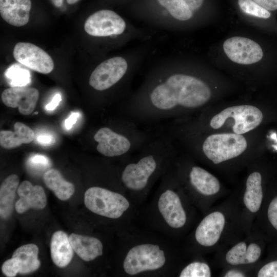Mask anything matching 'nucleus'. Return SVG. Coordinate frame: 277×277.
I'll use <instances>...</instances> for the list:
<instances>
[{"instance_id": "473e14b6", "label": "nucleus", "mask_w": 277, "mask_h": 277, "mask_svg": "<svg viewBox=\"0 0 277 277\" xmlns=\"http://www.w3.org/2000/svg\"><path fill=\"white\" fill-rule=\"evenodd\" d=\"M261 254V249L260 246L255 244L251 243L247 248V263H253L256 262Z\"/></svg>"}, {"instance_id": "20e7f679", "label": "nucleus", "mask_w": 277, "mask_h": 277, "mask_svg": "<svg viewBox=\"0 0 277 277\" xmlns=\"http://www.w3.org/2000/svg\"><path fill=\"white\" fill-rule=\"evenodd\" d=\"M84 203L92 212L111 219L120 217L129 207L123 195L100 187H92L86 191Z\"/></svg>"}, {"instance_id": "1a4fd4ad", "label": "nucleus", "mask_w": 277, "mask_h": 277, "mask_svg": "<svg viewBox=\"0 0 277 277\" xmlns=\"http://www.w3.org/2000/svg\"><path fill=\"white\" fill-rule=\"evenodd\" d=\"M126 28V22L121 16L112 10L106 9L92 14L84 24L85 31L96 37L120 35Z\"/></svg>"}, {"instance_id": "b1692460", "label": "nucleus", "mask_w": 277, "mask_h": 277, "mask_svg": "<svg viewBox=\"0 0 277 277\" xmlns=\"http://www.w3.org/2000/svg\"><path fill=\"white\" fill-rule=\"evenodd\" d=\"M262 200V176L259 172H254L247 178L244 203L246 207L254 213L259 210Z\"/></svg>"}, {"instance_id": "7c9ffc66", "label": "nucleus", "mask_w": 277, "mask_h": 277, "mask_svg": "<svg viewBox=\"0 0 277 277\" xmlns=\"http://www.w3.org/2000/svg\"><path fill=\"white\" fill-rule=\"evenodd\" d=\"M28 165L35 169L43 170L50 165L48 157L42 154H34L31 155L28 161Z\"/></svg>"}, {"instance_id": "f03ea898", "label": "nucleus", "mask_w": 277, "mask_h": 277, "mask_svg": "<svg viewBox=\"0 0 277 277\" xmlns=\"http://www.w3.org/2000/svg\"><path fill=\"white\" fill-rule=\"evenodd\" d=\"M138 152L136 158L125 165L121 175L124 185L132 190L144 189L161 163L167 161L174 151L166 134L151 138Z\"/></svg>"}, {"instance_id": "f704fd0d", "label": "nucleus", "mask_w": 277, "mask_h": 277, "mask_svg": "<svg viewBox=\"0 0 277 277\" xmlns=\"http://www.w3.org/2000/svg\"><path fill=\"white\" fill-rule=\"evenodd\" d=\"M37 142L43 146H49L53 143L55 139L52 134L48 132H42L36 137Z\"/></svg>"}, {"instance_id": "f3484780", "label": "nucleus", "mask_w": 277, "mask_h": 277, "mask_svg": "<svg viewBox=\"0 0 277 277\" xmlns=\"http://www.w3.org/2000/svg\"><path fill=\"white\" fill-rule=\"evenodd\" d=\"M69 239L73 250L85 261H92L102 255V243L95 238L72 233Z\"/></svg>"}, {"instance_id": "a878e982", "label": "nucleus", "mask_w": 277, "mask_h": 277, "mask_svg": "<svg viewBox=\"0 0 277 277\" xmlns=\"http://www.w3.org/2000/svg\"><path fill=\"white\" fill-rule=\"evenodd\" d=\"M5 74L11 87L25 86L31 81L29 72L17 65L9 67L6 71Z\"/></svg>"}, {"instance_id": "412c9836", "label": "nucleus", "mask_w": 277, "mask_h": 277, "mask_svg": "<svg viewBox=\"0 0 277 277\" xmlns=\"http://www.w3.org/2000/svg\"><path fill=\"white\" fill-rule=\"evenodd\" d=\"M174 18L186 21L202 6L204 0H157Z\"/></svg>"}, {"instance_id": "4be33fe9", "label": "nucleus", "mask_w": 277, "mask_h": 277, "mask_svg": "<svg viewBox=\"0 0 277 277\" xmlns=\"http://www.w3.org/2000/svg\"><path fill=\"white\" fill-rule=\"evenodd\" d=\"M43 181L46 186L62 201L69 199L74 192L73 184L66 181L60 171L55 169L46 171L43 175Z\"/></svg>"}, {"instance_id": "9b49d317", "label": "nucleus", "mask_w": 277, "mask_h": 277, "mask_svg": "<svg viewBox=\"0 0 277 277\" xmlns=\"http://www.w3.org/2000/svg\"><path fill=\"white\" fill-rule=\"evenodd\" d=\"M223 47L227 56L239 64H252L259 62L263 56L261 46L254 41L244 37L229 38L224 42Z\"/></svg>"}, {"instance_id": "4468645a", "label": "nucleus", "mask_w": 277, "mask_h": 277, "mask_svg": "<svg viewBox=\"0 0 277 277\" xmlns=\"http://www.w3.org/2000/svg\"><path fill=\"white\" fill-rule=\"evenodd\" d=\"M225 223V217L221 212L210 213L197 226L195 234L196 240L204 246L214 245L220 238Z\"/></svg>"}, {"instance_id": "4c0bfd02", "label": "nucleus", "mask_w": 277, "mask_h": 277, "mask_svg": "<svg viewBox=\"0 0 277 277\" xmlns=\"http://www.w3.org/2000/svg\"><path fill=\"white\" fill-rule=\"evenodd\" d=\"M62 100L61 95L60 93H56L53 97L52 101L46 105V109L48 111L54 110L59 105Z\"/></svg>"}, {"instance_id": "2eb2a0df", "label": "nucleus", "mask_w": 277, "mask_h": 277, "mask_svg": "<svg viewBox=\"0 0 277 277\" xmlns=\"http://www.w3.org/2000/svg\"><path fill=\"white\" fill-rule=\"evenodd\" d=\"M17 193L20 199L15 203V208L18 213L30 208L42 209L46 206V195L41 186H33L30 182L24 181L18 186Z\"/></svg>"}, {"instance_id": "f257e3e1", "label": "nucleus", "mask_w": 277, "mask_h": 277, "mask_svg": "<svg viewBox=\"0 0 277 277\" xmlns=\"http://www.w3.org/2000/svg\"><path fill=\"white\" fill-rule=\"evenodd\" d=\"M208 85L200 78L175 73L149 83L124 109L125 117L134 121L149 122L167 119L182 109H193L210 98Z\"/></svg>"}, {"instance_id": "aec40b11", "label": "nucleus", "mask_w": 277, "mask_h": 277, "mask_svg": "<svg viewBox=\"0 0 277 277\" xmlns=\"http://www.w3.org/2000/svg\"><path fill=\"white\" fill-rule=\"evenodd\" d=\"M189 177L192 186L203 195H213L217 193L220 190V184L218 180L209 172L200 167H192Z\"/></svg>"}, {"instance_id": "7ed1b4c3", "label": "nucleus", "mask_w": 277, "mask_h": 277, "mask_svg": "<svg viewBox=\"0 0 277 277\" xmlns=\"http://www.w3.org/2000/svg\"><path fill=\"white\" fill-rule=\"evenodd\" d=\"M98 152L109 157L129 155L138 151L150 140V135L140 129L134 121L125 117L115 129L104 126L93 135Z\"/></svg>"}, {"instance_id": "a211bd4d", "label": "nucleus", "mask_w": 277, "mask_h": 277, "mask_svg": "<svg viewBox=\"0 0 277 277\" xmlns=\"http://www.w3.org/2000/svg\"><path fill=\"white\" fill-rule=\"evenodd\" d=\"M73 248L67 234L63 231H57L52 236L50 242L51 256L53 263L63 268L71 262Z\"/></svg>"}, {"instance_id": "39448f33", "label": "nucleus", "mask_w": 277, "mask_h": 277, "mask_svg": "<svg viewBox=\"0 0 277 277\" xmlns=\"http://www.w3.org/2000/svg\"><path fill=\"white\" fill-rule=\"evenodd\" d=\"M247 141L241 134L223 133L211 134L204 141L202 150L214 164L235 157L247 148Z\"/></svg>"}, {"instance_id": "6e6552de", "label": "nucleus", "mask_w": 277, "mask_h": 277, "mask_svg": "<svg viewBox=\"0 0 277 277\" xmlns=\"http://www.w3.org/2000/svg\"><path fill=\"white\" fill-rule=\"evenodd\" d=\"M128 69L127 61L122 56H114L99 64L91 73L89 84L97 91L110 89L126 76Z\"/></svg>"}, {"instance_id": "5701e85b", "label": "nucleus", "mask_w": 277, "mask_h": 277, "mask_svg": "<svg viewBox=\"0 0 277 277\" xmlns=\"http://www.w3.org/2000/svg\"><path fill=\"white\" fill-rule=\"evenodd\" d=\"M19 183L18 177L13 174L8 176L0 188V215L3 219L9 218L13 208L15 191Z\"/></svg>"}, {"instance_id": "c85d7f7f", "label": "nucleus", "mask_w": 277, "mask_h": 277, "mask_svg": "<svg viewBox=\"0 0 277 277\" xmlns=\"http://www.w3.org/2000/svg\"><path fill=\"white\" fill-rule=\"evenodd\" d=\"M180 277H210L211 271L205 263L193 262L187 265L181 272Z\"/></svg>"}, {"instance_id": "a19ab883", "label": "nucleus", "mask_w": 277, "mask_h": 277, "mask_svg": "<svg viewBox=\"0 0 277 277\" xmlns=\"http://www.w3.org/2000/svg\"><path fill=\"white\" fill-rule=\"evenodd\" d=\"M79 0H67V2L69 4H74L77 2Z\"/></svg>"}, {"instance_id": "dca6fc26", "label": "nucleus", "mask_w": 277, "mask_h": 277, "mask_svg": "<svg viewBox=\"0 0 277 277\" xmlns=\"http://www.w3.org/2000/svg\"><path fill=\"white\" fill-rule=\"evenodd\" d=\"M31 0H0V14L8 24L21 27L29 20Z\"/></svg>"}, {"instance_id": "cd10ccee", "label": "nucleus", "mask_w": 277, "mask_h": 277, "mask_svg": "<svg viewBox=\"0 0 277 277\" xmlns=\"http://www.w3.org/2000/svg\"><path fill=\"white\" fill-rule=\"evenodd\" d=\"M247 246L245 242H240L231 248L226 255V261L232 265L247 264Z\"/></svg>"}, {"instance_id": "0eeeda50", "label": "nucleus", "mask_w": 277, "mask_h": 277, "mask_svg": "<svg viewBox=\"0 0 277 277\" xmlns=\"http://www.w3.org/2000/svg\"><path fill=\"white\" fill-rule=\"evenodd\" d=\"M164 252L159 246L142 244L132 248L128 252L123 263L125 272L130 275L154 270L161 268L165 264Z\"/></svg>"}, {"instance_id": "f8f14e48", "label": "nucleus", "mask_w": 277, "mask_h": 277, "mask_svg": "<svg viewBox=\"0 0 277 277\" xmlns=\"http://www.w3.org/2000/svg\"><path fill=\"white\" fill-rule=\"evenodd\" d=\"M39 97V92L35 88L11 87L2 94V100L7 107L18 108L23 115H29L34 110Z\"/></svg>"}, {"instance_id": "c756f323", "label": "nucleus", "mask_w": 277, "mask_h": 277, "mask_svg": "<svg viewBox=\"0 0 277 277\" xmlns=\"http://www.w3.org/2000/svg\"><path fill=\"white\" fill-rule=\"evenodd\" d=\"M3 273L8 277H14L19 271L18 260L16 258L12 257L6 260L2 266Z\"/></svg>"}, {"instance_id": "bb28decb", "label": "nucleus", "mask_w": 277, "mask_h": 277, "mask_svg": "<svg viewBox=\"0 0 277 277\" xmlns=\"http://www.w3.org/2000/svg\"><path fill=\"white\" fill-rule=\"evenodd\" d=\"M238 3L242 11L248 15L261 18H268L271 16L268 10L253 0H238Z\"/></svg>"}, {"instance_id": "423d86ee", "label": "nucleus", "mask_w": 277, "mask_h": 277, "mask_svg": "<svg viewBox=\"0 0 277 277\" xmlns=\"http://www.w3.org/2000/svg\"><path fill=\"white\" fill-rule=\"evenodd\" d=\"M263 113L252 105H239L227 108L214 115L210 122L211 128L222 127L229 118L234 120L233 133L243 134L257 127L263 120Z\"/></svg>"}, {"instance_id": "58836bf2", "label": "nucleus", "mask_w": 277, "mask_h": 277, "mask_svg": "<svg viewBox=\"0 0 277 277\" xmlns=\"http://www.w3.org/2000/svg\"><path fill=\"white\" fill-rule=\"evenodd\" d=\"M224 276L225 277H243L245 275L240 272L230 270L228 271Z\"/></svg>"}, {"instance_id": "6ab92c4d", "label": "nucleus", "mask_w": 277, "mask_h": 277, "mask_svg": "<svg viewBox=\"0 0 277 277\" xmlns=\"http://www.w3.org/2000/svg\"><path fill=\"white\" fill-rule=\"evenodd\" d=\"M35 138V133L29 127L21 122L14 125V131L1 130L0 145L5 149L16 148L22 144L32 142Z\"/></svg>"}, {"instance_id": "c9c22d12", "label": "nucleus", "mask_w": 277, "mask_h": 277, "mask_svg": "<svg viewBox=\"0 0 277 277\" xmlns=\"http://www.w3.org/2000/svg\"><path fill=\"white\" fill-rule=\"evenodd\" d=\"M264 9L269 11L277 10V0H253Z\"/></svg>"}, {"instance_id": "72a5a7b5", "label": "nucleus", "mask_w": 277, "mask_h": 277, "mask_svg": "<svg viewBox=\"0 0 277 277\" xmlns=\"http://www.w3.org/2000/svg\"><path fill=\"white\" fill-rule=\"evenodd\" d=\"M268 220L272 226L277 230V196L270 203L267 211Z\"/></svg>"}, {"instance_id": "393cba45", "label": "nucleus", "mask_w": 277, "mask_h": 277, "mask_svg": "<svg viewBox=\"0 0 277 277\" xmlns=\"http://www.w3.org/2000/svg\"><path fill=\"white\" fill-rule=\"evenodd\" d=\"M38 248L36 245L28 244L20 246L13 253L17 259L21 274L29 273L36 270L40 266L38 259Z\"/></svg>"}, {"instance_id": "2f4dec72", "label": "nucleus", "mask_w": 277, "mask_h": 277, "mask_svg": "<svg viewBox=\"0 0 277 277\" xmlns=\"http://www.w3.org/2000/svg\"><path fill=\"white\" fill-rule=\"evenodd\" d=\"M259 277H277V261L269 262L263 266L258 273Z\"/></svg>"}, {"instance_id": "9d476101", "label": "nucleus", "mask_w": 277, "mask_h": 277, "mask_svg": "<svg viewBox=\"0 0 277 277\" xmlns=\"http://www.w3.org/2000/svg\"><path fill=\"white\" fill-rule=\"evenodd\" d=\"M13 54L18 63L41 73L48 74L54 67L51 57L42 48L30 43H17Z\"/></svg>"}, {"instance_id": "ea45409f", "label": "nucleus", "mask_w": 277, "mask_h": 277, "mask_svg": "<svg viewBox=\"0 0 277 277\" xmlns=\"http://www.w3.org/2000/svg\"><path fill=\"white\" fill-rule=\"evenodd\" d=\"M54 5L56 7H60L63 3V0H52Z\"/></svg>"}, {"instance_id": "e433bc0d", "label": "nucleus", "mask_w": 277, "mask_h": 277, "mask_svg": "<svg viewBox=\"0 0 277 277\" xmlns=\"http://www.w3.org/2000/svg\"><path fill=\"white\" fill-rule=\"evenodd\" d=\"M80 116V113L78 112H71L69 116L65 120L64 126L67 130H70L73 125L75 124L78 117Z\"/></svg>"}, {"instance_id": "ddd939ff", "label": "nucleus", "mask_w": 277, "mask_h": 277, "mask_svg": "<svg viewBox=\"0 0 277 277\" xmlns=\"http://www.w3.org/2000/svg\"><path fill=\"white\" fill-rule=\"evenodd\" d=\"M160 213L166 223L171 227L179 228L186 221V215L178 195L167 189L160 196L158 202Z\"/></svg>"}]
</instances>
